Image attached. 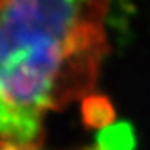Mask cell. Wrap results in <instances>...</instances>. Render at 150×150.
Here are the masks:
<instances>
[{
  "mask_svg": "<svg viewBox=\"0 0 150 150\" xmlns=\"http://www.w3.org/2000/svg\"><path fill=\"white\" fill-rule=\"evenodd\" d=\"M109 0H8L0 10V142L38 145L43 121L90 98L109 51Z\"/></svg>",
  "mask_w": 150,
  "mask_h": 150,
  "instance_id": "6da1fadb",
  "label": "cell"
},
{
  "mask_svg": "<svg viewBox=\"0 0 150 150\" xmlns=\"http://www.w3.org/2000/svg\"><path fill=\"white\" fill-rule=\"evenodd\" d=\"M0 150H40L38 145H18L10 142H0Z\"/></svg>",
  "mask_w": 150,
  "mask_h": 150,
  "instance_id": "7a4b0ae2",
  "label": "cell"
}]
</instances>
